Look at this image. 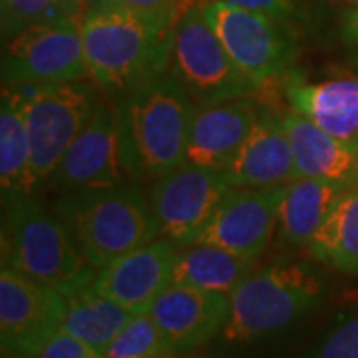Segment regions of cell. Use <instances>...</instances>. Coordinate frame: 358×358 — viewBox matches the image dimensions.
I'll list each match as a JSON object with an SVG mask.
<instances>
[{
    "instance_id": "12",
    "label": "cell",
    "mask_w": 358,
    "mask_h": 358,
    "mask_svg": "<svg viewBox=\"0 0 358 358\" xmlns=\"http://www.w3.org/2000/svg\"><path fill=\"white\" fill-rule=\"evenodd\" d=\"M131 181L124 167L117 120L112 102H100L90 122L66 150L46 181L56 195L112 187Z\"/></svg>"
},
{
    "instance_id": "24",
    "label": "cell",
    "mask_w": 358,
    "mask_h": 358,
    "mask_svg": "<svg viewBox=\"0 0 358 358\" xmlns=\"http://www.w3.org/2000/svg\"><path fill=\"white\" fill-rule=\"evenodd\" d=\"M30 140L18 88L2 86L0 100V187L6 193H28Z\"/></svg>"
},
{
    "instance_id": "2",
    "label": "cell",
    "mask_w": 358,
    "mask_h": 358,
    "mask_svg": "<svg viewBox=\"0 0 358 358\" xmlns=\"http://www.w3.org/2000/svg\"><path fill=\"white\" fill-rule=\"evenodd\" d=\"M179 2L152 13L90 2L80 18V30L92 84L117 96L143 78L166 70Z\"/></svg>"
},
{
    "instance_id": "13",
    "label": "cell",
    "mask_w": 358,
    "mask_h": 358,
    "mask_svg": "<svg viewBox=\"0 0 358 358\" xmlns=\"http://www.w3.org/2000/svg\"><path fill=\"white\" fill-rule=\"evenodd\" d=\"M285 192L287 183L267 187H233L197 235L195 243L217 245L247 259H259L277 233Z\"/></svg>"
},
{
    "instance_id": "10",
    "label": "cell",
    "mask_w": 358,
    "mask_h": 358,
    "mask_svg": "<svg viewBox=\"0 0 358 358\" xmlns=\"http://www.w3.org/2000/svg\"><path fill=\"white\" fill-rule=\"evenodd\" d=\"M219 169L179 164L155 178L148 189L159 237L173 243L192 245L213 217L219 203L231 192Z\"/></svg>"
},
{
    "instance_id": "18",
    "label": "cell",
    "mask_w": 358,
    "mask_h": 358,
    "mask_svg": "<svg viewBox=\"0 0 358 358\" xmlns=\"http://www.w3.org/2000/svg\"><path fill=\"white\" fill-rule=\"evenodd\" d=\"M221 173L231 187L282 185L299 178L282 114L263 108L243 145Z\"/></svg>"
},
{
    "instance_id": "34",
    "label": "cell",
    "mask_w": 358,
    "mask_h": 358,
    "mask_svg": "<svg viewBox=\"0 0 358 358\" xmlns=\"http://www.w3.org/2000/svg\"><path fill=\"white\" fill-rule=\"evenodd\" d=\"M72 2H76V4H80V6H84L86 2H92V0H72Z\"/></svg>"
},
{
    "instance_id": "11",
    "label": "cell",
    "mask_w": 358,
    "mask_h": 358,
    "mask_svg": "<svg viewBox=\"0 0 358 358\" xmlns=\"http://www.w3.org/2000/svg\"><path fill=\"white\" fill-rule=\"evenodd\" d=\"M68 296L30 281L8 267L0 268V343L2 350L34 358L64 319Z\"/></svg>"
},
{
    "instance_id": "6",
    "label": "cell",
    "mask_w": 358,
    "mask_h": 358,
    "mask_svg": "<svg viewBox=\"0 0 358 358\" xmlns=\"http://www.w3.org/2000/svg\"><path fill=\"white\" fill-rule=\"evenodd\" d=\"M203 2H179L178 18L169 34L166 72L197 108L243 96H259L263 90L231 60L205 16Z\"/></svg>"
},
{
    "instance_id": "5",
    "label": "cell",
    "mask_w": 358,
    "mask_h": 358,
    "mask_svg": "<svg viewBox=\"0 0 358 358\" xmlns=\"http://www.w3.org/2000/svg\"><path fill=\"white\" fill-rule=\"evenodd\" d=\"M320 299L322 282L307 263L285 259L255 268L229 294L223 338L245 345L285 333L315 310Z\"/></svg>"
},
{
    "instance_id": "7",
    "label": "cell",
    "mask_w": 358,
    "mask_h": 358,
    "mask_svg": "<svg viewBox=\"0 0 358 358\" xmlns=\"http://www.w3.org/2000/svg\"><path fill=\"white\" fill-rule=\"evenodd\" d=\"M203 10L231 60L259 88L282 82L299 58L301 32L277 16L205 0Z\"/></svg>"
},
{
    "instance_id": "20",
    "label": "cell",
    "mask_w": 358,
    "mask_h": 358,
    "mask_svg": "<svg viewBox=\"0 0 358 358\" xmlns=\"http://www.w3.org/2000/svg\"><path fill=\"white\" fill-rule=\"evenodd\" d=\"M348 187L313 178L287 183L277 219V239L285 249H308L334 203Z\"/></svg>"
},
{
    "instance_id": "19",
    "label": "cell",
    "mask_w": 358,
    "mask_h": 358,
    "mask_svg": "<svg viewBox=\"0 0 358 358\" xmlns=\"http://www.w3.org/2000/svg\"><path fill=\"white\" fill-rule=\"evenodd\" d=\"M281 114L299 178L322 179L343 187L357 185L358 148L327 134L293 108Z\"/></svg>"
},
{
    "instance_id": "22",
    "label": "cell",
    "mask_w": 358,
    "mask_h": 358,
    "mask_svg": "<svg viewBox=\"0 0 358 358\" xmlns=\"http://www.w3.org/2000/svg\"><path fill=\"white\" fill-rule=\"evenodd\" d=\"M131 317V310L94 291V287H86L68 296L60 329L103 352Z\"/></svg>"
},
{
    "instance_id": "23",
    "label": "cell",
    "mask_w": 358,
    "mask_h": 358,
    "mask_svg": "<svg viewBox=\"0 0 358 358\" xmlns=\"http://www.w3.org/2000/svg\"><path fill=\"white\" fill-rule=\"evenodd\" d=\"M346 275H358V185L343 192L307 249Z\"/></svg>"
},
{
    "instance_id": "16",
    "label": "cell",
    "mask_w": 358,
    "mask_h": 358,
    "mask_svg": "<svg viewBox=\"0 0 358 358\" xmlns=\"http://www.w3.org/2000/svg\"><path fill=\"white\" fill-rule=\"evenodd\" d=\"M261 110L259 96H243L197 108L183 162L221 171L243 145Z\"/></svg>"
},
{
    "instance_id": "30",
    "label": "cell",
    "mask_w": 358,
    "mask_h": 358,
    "mask_svg": "<svg viewBox=\"0 0 358 358\" xmlns=\"http://www.w3.org/2000/svg\"><path fill=\"white\" fill-rule=\"evenodd\" d=\"M100 6H112V8H129V10H166L176 6L179 0H92Z\"/></svg>"
},
{
    "instance_id": "26",
    "label": "cell",
    "mask_w": 358,
    "mask_h": 358,
    "mask_svg": "<svg viewBox=\"0 0 358 358\" xmlns=\"http://www.w3.org/2000/svg\"><path fill=\"white\" fill-rule=\"evenodd\" d=\"M103 358L171 357L166 338L150 313H138L102 352Z\"/></svg>"
},
{
    "instance_id": "3",
    "label": "cell",
    "mask_w": 358,
    "mask_h": 358,
    "mask_svg": "<svg viewBox=\"0 0 358 358\" xmlns=\"http://www.w3.org/2000/svg\"><path fill=\"white\" fill-rule=\"evenodd\" d=\"M2 267L66 296L98 277L58 213L26 192L2 195Z\"/></svg>"
},
{
    "instance_id": "27",
    "label": "cell",
    "mask_w": 358,
    "mask_h": 358,
    "mask_svg": "<svg viewBox=\"0 0 358 358\" xmlns=\"http://www.w3.org/2000/svg\"><path fill=\"white\" fill-rule=\"evenodd\" d=\"M219 2H227L241 8L277 16L285 22L293 24L303 34L315 24L322 0H219Z\"/></svg>"
},
{
    "instance_id": "32",
    "label": "cell",
    "mask_w": 358,
    "mask_h": 358,
    "mask_svg": "<svg viewBox=\"0 0 358 358\" xmlns=\"http://www.w3.org/2000/svg\"><path fill=\"white\" fill-rule=\"evenodd\" d=\"M333 2L345 4V6H348V8H358V0H333Z\"/></svg>"
},
{
    "instance_id": "33",
    "label": "cell",
    "mask_w": 358,
    "mask_h": 358,
    "mask_svg": "<svg viewBox=\"0 0 358 358\" xmlns=\"http://www.w3.org/2000/svg\"><path fill=\"white\" fill-rule=\"evenodd\" d=\"M0 358H20V357H16V355H10V352L2 350V357H0Z\"/></svg>"
},
{
    "instance_id": "29",
    "label": "cell",
    "mask_w": 358,
    "mask_h": 358,
    "mask_svg": "<svg viewBox=\"0 0 358 358\" xmlns=\"http://www.w3.org/2000/svg\"><path fill=\"white\" fill-rule=\"evenodd\" d=\"M34 358H103V355L94 346L76 338L74 334L64 333L62 329H58L44 345L40 346Z\"/></svg>"
},
{
    "instance_id": "17",
    "label": "cell",
    "mask_w": 358,
    "mask_h": 358,
    "mask_svg": "<svg viewBox=\"0 0 358 358\" xmlns=\"http://www.w3.org/2000/svg\"><path fill=\"white\" fill-rule=\"evenodd\" d=\"M282 94L289 108L358 148V76L334 74L310 80L293 70L282 80Z\"/></svg>"
},
{
    "instance_id": "1",
    "label": "cell",
    "mask_w": 358,
    "mask_h": 358,
    "mask_svg": "<svg viewBox=\"0 0 358 358\" xmlns=\"http://www.w3.org/2000/svg\"><path fill=\"white\" fill-rule=\"evenodd\" d=\"M124 167L136 183L183 164L197 106L166 70L140 80L114 102Z\"/></svg>"
},
{
    "instance_id": "28",
    "label": "cell",
    "mask_w": 358,
    "mask_h": 358,
    "mask_svg": "<svg viewBox=\"0 0 358 358\" xmlns=\"http://www.w3.org/2000/svg\"><path fill=\"white\" fill-rule=\"evenodd\" d=\"M315 358H358V310L341 317L327 331Z\"/></svg>"
},
{
    "instance_id": "25",
    "label": "cell",
    "mask_w": 358,
    "mask_h": 358,
    "mask_svg": "<svg viewBox=\"0 0 358 358\" xmlns=\"http://www.w3.org/2000/svg\"><path fill=\"white\" fill-rule=\"evenodd\" d=\"M72 0H2L0 2V30L2 42L14 38L26 28L60 18H80L84 10Z\"/></svg>"
},
{
    "instance_id": "35",
    "label": "cell",
    "mask_w": 358,
    "mask_h": 358,
    "mask_svg": "<svg viewBox=\"0 0 358 358\" xmlns=\"http://www.w3.org/2000/svg\"><path fill=\"white\" fill-rule=\"evenodd\" d=\"M166 358H187V357H166Z\"/></svg>"
},
{
    "instance_id": "21",
    "label": "cell",
    "mask_w": 358,
    "mask_h": 358,
    "mask_svg": "<svg viewBox=\"0 0 358 358\" xmlns=\"http://www.w3.org/2000/svg\"><path fill=\"white\" fill-rule=\"evenodd\" d=\"M255 265L257 259H247L217 245H185L179 249L171 282L231 294L255 271Z\"/></svg>"
},
{
    "instance_id": "36",
    "label": "cell",
    "mask_w": 358,
    "mask_h": 358,
    "mask_svg": "<svg viewBox=\"0 0 358 358\" xmlns=\"http://www.w3.org/2000/svg\"><path fill=\"white\" fill-rule=\"evenodd\" d=\"M357 185H358V183H357Z\"/></svg>"
},
{
    "instance_id": "4",
    "label": "cell",
    "mask_w": 358,
    "mask_h": 358,
    "mask_svg": "<svg viewBox=\"0 0 358 358\" xmlns=\"http://www.w3.org/2000/svg\"><path fill=\"white\" fill-rule=\"evenodd\" d=\"M52 209L98 271L159 237L150 197L136 181L60 193Z\"/></svg>"
},
{
    "instance_id": "9",
    "label": "cell",
    "mask_w": 358,
    "mask_h": 358,
    "mask_svg": "<svg viewBox=\"0 0 358 358\" xmlns=\"http://www.w3.org/2000/svg\"><path fill=\"white\" fill-rule=\"evenodd\" d=\"M80 18L30 26L2 42V86L32 88L88 78Z\"/></svg>"
},
{
    "instance_id": "14",
    "label": "cell",
    "mask_w": 358,
    "mask_h": 358,
    "mask_svg": "<svg viewBox=\"0 0 358 358\" xmlns=\"http://www.w3.org/2000/svg\"><path fill=\"white\" fill-rule=\"evenodd\" d=\"M166 338L171 357H185L223 333L229 294L171 282L148 310Z\"/></svg>"
},
{
    "instance_id": "31",
    "label": "cell",
    "mask_w": 358,
    "mask_h": 358,
    "mask_svg": "<svg viewBox=\"0 0 358 358\" xmlns=\"http://www.w3.org/2000/svg\"><path fill=\"white\" fill-rule=\"evenodd\" d=\"M343 40L358 58V8H350L343 22Z\"/></svg>"
},
{
    "instance_id": "15",
    "label": "cell",
    "mask_w": 358,
    "mask_h": 358,
    "mask_svg": "<svg viewBox=\"0 0 358 358\" xmlns=\"http://www.w3.org/2000/svg\"><path fill=\"white\" fill-rule=\"evenodd\" d=\"M179 249L181 245L157 237L98 271L92 287L134 315L148 313L155 299L171 285Z\"/></svg>"
},
{
    "instance_id": "8",
    "label": "cell",
    "mask_w": 358,
    "mask_h": 358,
    "mask_svg": "<svg viewBox=\"0 0 358 358\" xmlns=\"http://www.w3.org/2000/svg\"><path fill=\"white\" fill-rule=\"evenodd\" d=\"M18 90L30 140L28 193H36L88 124L100 100L96 86L84 80Z\"/></svg>"
}]
</instances>
